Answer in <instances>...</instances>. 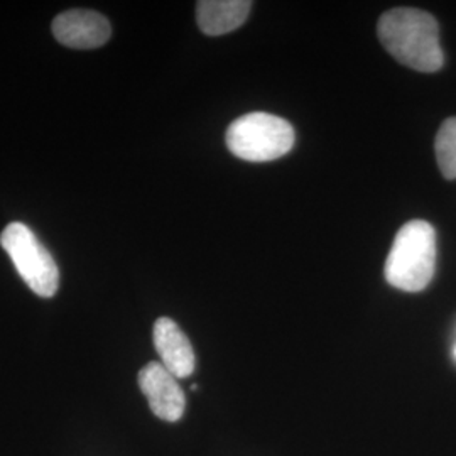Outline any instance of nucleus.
<instances>
[{
    "label": "nucleus",
    "mask_w": 456,
    "mask_h": 456,
    "mask_svg": "<svg viewBox=\"0 0 456 456\" xmlns=\"http://www.w3.org/2000/svg\"><path fill=\"white\" fill-rule=\"evenodd\" d=\"M377 34L384 48L401 65L435 73L444 63L438 22L429 12L414 7L392 9L379 19Z\"/></svg>",
    "instance_id": "obj_1"
},
{
    "label": "nucleus",
    "mask_w": 456,
    "mask_h": 456,
    "mask_svg": "<svg viewBox=\"0 0 456 456\" xmlns=\"http://www.w3.org/2000/svg\"><path fill=\"white\" fill-rule=\"evenodd\" d=\"M436 269V232L424 220H411L401 228L386 261L387 282L406 293L428 288Z\"/></svg>",
    "instance_id": "obj_2"
},
{
    "label": "nucleus",
    "mask_w": 456,
    "mask_h": 456,
    "mask_svg": "<svg viewBox=\"0 0 456 456\" xmlns=\"http://www.w3.org/2000/svg\"><path fill=\"white\" fill-rule=\"evenodd\" d=\"M293 126L265 112H252L233 120L227 129L228 151L250 163H267L286 156L294 146Z\"/></svg>",
    "instance_id": "obj_3"
},
{
    "label": "nucleus",
    "mask_w": 456,
    "mask_h": 456,
    "mask_svg": "<svg viewBox=\"0 0 456 456\" xmlns=\"http://www.w3.org/2000/svg\"><path fill=\"white\" fill-rule=\"evenodd\" d=\"M0 244L9 254L19 276L41 297H53L60 286L58 265L48 248L34 235L33 230L14 222L0 235Z\"/></svg>",
    "instance_id": "obj_4"
},
{
    "label": "nucleus",
    "mask_w": 456,
    "mask_h": 456,
    "mask_svg": "<svg viewBox=\"0 0 456 456\" xmlns=\"http://www.w3.org/2000/svg\"><path fill=\"white\" fill-rule=\"evenodd\" d=\"M139 387L146 395L149 408L152 412L167 423L180 421L186 397L178 384V379L171 374L163 363L151 362L139 372Z\"/></svg>",
    "instance_id": "obj_5"
},
{
    "label": "nucleus",
    "mask_w": 456,
    "mask_h": 456,
    "mask_svg": "<svg viewBox=\"0 0 456 456\" xmlns=\"http://www.w3.org/2000/svg\"><path fill=\"white\" fill-rule=\"evenodd\" d=\"M51 29L58 43L73 49L100 48L112 36L107 17L85 9L66 11L54 17Z\"/></svg>",
    "instance_id": "obj_6"
},
{
    "label": "nucleus",
    "mask_w": 456,
    "mask_h": 456,
    "mask_svg": "<svg viewBox=\"0 0 456 456\" xmlns=\"http://www.w3.org/2000/svg\"><path fill=\"white\" fill-rule=\"evenodd\" d=\"M154 346L164 367L176 379H186L195 370V352L188 337L171 318H159L154 323Z\"/></svg>",
    "instance_id": "obj_7"
},
{
    "label": "nucleus",
    "mask_w": 456,
    "mask_h": 456,
    "mask_svg": "<svg viewBox=\"0 0 456 456\" xmlns=\"http://www.w3.org/2000/svg\"><path fill=\"white\" fill-rule=\"evenodd\" d=\"M248 0H201L196 4V20L208 36H222L239 29L250 12Z\"/></svg>",
    "instance_id": "obj_8"
},
{
    "label": "nucleus",
    "mask_w": 456,
    "mask_h": 456,
    "mask_svg": "<svg viewBox=\"0 0 456 456\" xmlns=\"http://www.w3.org/2000/svg\"><path fill=\"white\" fill-rule=\"evenodd\" d=\"M435 151L443 176L456 180V117H450L441 124Z\"/></svg>",
    "instance_id": "obj_9"
},
{
    "label": "nucleus",
    "mask_w": 456,
    "mask_h": 456,
    "mask_svg": "<svg viewBox=\"0 0 456 456\" xmlns=\"http://www.w3.org/2000/svg\"><path fill=\"white\" fill-rule=\"evenodd\" d=\"M455 357H456V346H455Z\"/></svg>",
    "instance_id": "obj_10"
}]
</instances>
